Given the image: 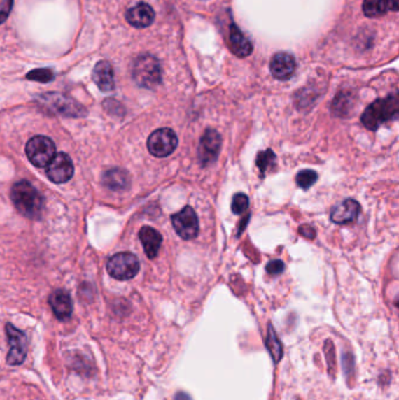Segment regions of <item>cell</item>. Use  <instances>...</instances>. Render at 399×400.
<instances>
[{"label":"cell","instance_id":"obj_2","mask_svg":"<svg viewBox=\"0 0 399 400\" xmlns=\"http://www.w3.org/2000/svg\"><path fill=\"white\" fill-rule=\"evenodd\" d=\"M399 101L397 94L379 99L365 109L360 122L369 130H377L383 123L395 120L398 115Z\"/></svg>","mask_w":399,"mask_h":400},{"label":"cell","instance_id":"obj_18","mask_svg":"<svg viewBox=\"0 0 399 400\" xmlns=\"http://www.w3.org/2000/svg\"><path fill=\"white\" fill-rule=\"evenodd\" d=\"M139 239H141V243L144 247L146 257L149 259H155L158 255L162 243H163L161 233L153 227L146 226L139 231Z\"/></svg>","mask_w":399,"mask_h":400},{"label":"cell","instance_id":"obj_16","mask_svg":"<svg viewBox=\"0 0 399 400\" xmlns=\"http://www.w3.org/2000/svg\"><path fill=\"white\" fill-rule=\"evenodd\" d=\"M228 40H230V48H231L232 53L237 57H246L253 52V45L250 39H247V36L234 24H232L230 27Z\"/></svg>","mask_w":399,"mask_h":400},{"label":"cell","instance_id":"obj_1","mask_svg":"<svg viewBox=\"0 0 399 400\" xmlns=\"http://www.w3.org/2000/svg\"><path fill=\"white\" fill-rule=\"evenodd\" d=\"M11 199L19 213L26 218L39 219L43 215V194L27 180H20L12 186Z\"/></svg>","mask_w":399,"mask_h":400},{"label":"cell","instance_id":"obj_8","mask_svg":"<svg viewBox=\"0 0 399 400\" xmlns=\"http://www.w3.org/2000/svg\"><path fill=\"white\" fill-rule=\"evenodd\" d=\"M172 225L176 233L182 239H195L200 232V220L197 213L191 206H186L178 213L172 215Z\"/></svg>","mask_w":399,"mask_h":400},{"label":"cell","instance_id":"obj_11","mask_svg":"<svg viewBox=\"0 0 399 400\" xmlns=\"http://www.w3.org/2000/svg\"><path fill=\"white\" fill-rule=\"evenodd\" d=\"M47 177L55 184H64L71 180L74 175V165L71 158L64 152L55 154L47 166Z\"/></svg>","mask_w":399,"mask_h":400},{"label":"cell","instance_id":"obj_15","mask_svg":"<svg viewBox=\"0 0 399 400\" xmlns=\"http://www.w3.org/2000/svg\"><path fill=\"white\" fill-rule=\"evenodd\" d=\"M360 205L357 203L356 200L346 199L332 208L330 219H332V222L343 225V224H348V222L356 220L357 217L360 215Z\"/></svg>","mask_w":399,"mask_h":400},{"label":"cell","instance_id":"obj_7","mask_svg":"<svg viewBox=\"0 0 399 400\" xmlns=\"http://www.w3.org/2000/svg\"><path fill=\"white\" fill-rule=\"evenodd\" d=\"M178 138L175 131L169 128L158 129L150 135L148 150L155 157H168L176 150Z\"/></svg>","mask_w":399,"mask_h":400},{"label":"cell","instance_id":"obj_12","mask_svg":"<svg viewBox=\"0 0 399 400\" xmlns=\"http://www.w3.org/2000/svg\"><path fill=\"white\" fill-rule=\"evenodd\" d=\"M296 61L292 54L280 52L271 61V72L275 79L288 80L295 72Z\"/></svg>","mask_w":399,"mask_h":400},{"label":"cell","instance_id":"obj_14","mask_svg":"<svg viewBox=\"0 0 399 400\" xmlns=\"http://www.w3.org/2000/svg\"><path fill=\"white\" fill-rule=\"evenodd\" d=\"M125 18L130 25L137 29H146L149 27L155 20V12L150 5L146 3H139L134 8H129L125 15Z\"/></svg>","mask_w":399,"mask_h":400},{"label":"cell","instance_id":"obj_28","mask_svg":"<svg viewBox=\"0 0 399 400\" xmlns=\"http://www.w3.org/2000/svg\"><path fill=\"white\" fill-rule=\"evenodd\" d=\"M266 271L271 276H279V274H281L285 271V264L281 260L271 261L266 266Z\"/></svg>","mask_w":399,"mask_h":400},{"label":"cell","instance_id":"obj_17","mask_svg":"<svg viewBox=\"0 0 399 400\" xmlns=\"http://www.w3.org/2000/svg\"><path fill=\"white\" fill-rule=\"evenodd\" d=\"M93 80L100 90L104 93L114 90L115 79L113 66L108 61L97 62L93 71Z\"/></svg>","mask_w":399,"mask_h":400},{"label":"cell","instance_id":"obj_6","mask_svg":"<svg viewBox=\"0 0 399 400\" xmlns=\"http://www.w3.org/2000/svg\"><path fill=\"white\" fill-rule=\"evenodd\" d=\"M57 154L53 141L46 136H34L26 144V155L36 168H45Z\"/></svg>","mask_w":399,"mask_h":400},{"label":"cell","instance_id":"obj_3","mask_svg":"<svg viewBox=\"0 0 399 400\" xmlns=\"http://www.w3.org/2000/svg\"><path fill=\"white\" fill-rule=\"evenodd\" d=\"M132 78L142 88L155 90L162 81L160 61L150 54H143L132 64Z\"/></svg>","mask_w":399,"mask_h":400},{"label":"cell","instance_id":"obj_26","mask_svg":"<svg viewBox=\"0 0 399 400\" xmlns=\"http://www.w3.org/2000/svg\"><path fill=\"white\" fill-rule=\"evenodd\" d=\"M13 8V0H0V25L8 18Z\"/></svg>","mask_w":399,"mask_h":400},{"label":"cell","instance_id":"obj_23","mask_svg":"<svg viewBox=\"0 0 399 400\" xmlns=\"http://www.w3.org/2000/svg\"><path fill=\"white\" fill-rule=\"evenodd\" d=\"M26 78L31 80V81H36V83H50V81H53L54 78H55V74H54L52 69H34V71H31V72L27 73Z\"/></svg>","mask_w":399,"mask_h":400},{"label":"cell","instance_id":"obj_30","mask_svg":"<svg viewBox=\"0 0 399 400\" xmlns=\"http://www.w3.org/2000/svg\"><path fill=\"white\" fill-rule=\"evenodd\" d=\"M175 400H192L189 394H186L184 392H179L176 394Z\"/></svg>","mask_w":399,"mask_h":400},{"label":"cell","instance_id":"obj_5","mask_svg":"<svg viewBox=\"0 0 399 400\" xmlns=\"http://www.w3.org/2000/svg\"><path fill=\"white\" fill-rule=\"evenodd\" d=\"M107 272L120 281L134 279L139 272V260L135 254L129 252L115 254L108 260Z\"/></svg>","mask_w":399,"mask_h":400},{"label":"cell","instance_id":"obj_24","mask_svg":"<svg viewBox=\"0 0 399 400\" xmlns=\"http://www.w3.org/2000/svg\"><path fill=\"white\" fill-rule=\"evenodd\" d=\"M295 180L301 189L308 190L316 182L317 173L313 170H302L298 173Z\"/></svg>","mask_w":399,"mask_h":400},{"label":"cell","instance_id":"obj_22","mask_svg":"<svg viewBox=\"0 0 399 400\" xmlns=\"http://www.w3.org/2000/svg\"><path fill=\"white\" fill-rule=\"evenodd\" d=\"M276 161V156L274 152L268 149V150L261 151L257 156V166L260 169L261 176L264 177L265 173L271 170L275 165Z\"/></svg>","mask_w":399,"mask_h":400},{"label":"cell","instance_id":"obj_10","mask_svg":"<svg viewBox=\"0 0 399 400\" xmlns=\"http://www.w3.org/2000/svg\"><path fill=\"white\" fill-rule=\"evenodd\" d=\"M221 137L219 132L214 129H207L200 138L198 148V158L203 166L212 164L217 159L220 152Z\"/></svg>","mask_w":399,"mask_h":400},{"label":"cell","instance_id":"obj_13","mask_svg":"<svg viewBox=\"0 0 399 400\" xmlns=\"http://www.w3.org/2000/svg\"><path fill=\"white\" fill-rule=\"evenodd\" d=\"M48 302L55 317L60 321H66L73 314V301L66 290H57L53 292L50 294Z\"/></svg>","mask_w":399,"mask_h":400},{"label":"cell","instance_id":"obj_21","mask_svg":"<svg viewBox=\"0 0 399 400\" xmlns=\"http://www.w3.org/2000/svg\"><path fill=\"white\" fill-rule=\"evenodd\" d=\"M266 347L267 350L270 351L272 357L274 362H279L282 358L284 355V349H282V344L278 338V335L275 332L273 325H268L267 340H266Z\"/></svg>","mask_w":399,"mask_h":400},{"label":"cell","instance_id":"obj_29","mask_svg":"<svg viewBox=\"0 0 399 400\" xmlns=\"http://www.w3.org/2000/svg\"><path fill=\"white\" fill-rule=\"evenodd\" d=\"M300 233H301L303 236L308 238V239H314L315 234H316L314 229H312L310 226H301V227H300Z\"/></svg>","mask_w":399,"mask_h":400},{"label":"cell","instance_id":"obj_25","mask_svg":"<svg viewBox=\"0 0 399 400\" xmlns=\"http://www.w3.org/2000/svg\"><path fill=\"white\" fill-rule=\"evenodd\" d=\"M250 206V199L245 193H237L232 200V212L234 215H243Z\"/></svg>","mask_w":399,"mask_h":400},{"label":"cell","instance_id":"obj_20","mask_svg":"<svg viewBox=\"0 0 399 400\" xmlns=\"http://www.w3.org/2000/svg\"><path fill=\"white\" fill-rule=\"evenodd\" d=\"M388 10V0H364V15L369 18H379Z\"/></svg>","mask_w":399,"mask_h":400},{"label":"cell","instance_id":"obj_19","mask_svg":"<svg viewBox=\"0 0 399 400\" xmlns=\"http://www.w3.org/2000/svg\"><path fill=\"white\" fill-rule=\"evenodd\" d=\"M102 182L106 187L113 191H125L130 187L132 179L128 171L121 168H114L104 172Z\"/></svg>","mask_w":399,"mask_h":400},{"label":"cell","instance_id":"obj_9","mask_svg":"<svg viewBox=\"0 0 399 400\" xmlns=\"http://www.w3.org/2000/svg\"><path fill=\"white\" fill-rule=\"evenodd\" d=\"M10 351L8 355V364L20 365L24 363L27 355V337L25 332L15 328L11 323L6 324Z\"/></svg>","mask_w":399,"mask_h":400},{"label":"cell","instance_id":"obj_4","mask_svg":"<svg viewBox=\"0 0 399 400\" xmlns=\"http://www.w3.org/2000/svg\"><path fill=\"white\" fill-rule=\"evenodd\" d=\"M36 100L40 106L46 108L47 110L64 117H85L87 115L86 108L83 107V104L64 94H41Z\"/></svg>","mask_w":399,"mask_h":400},{"label":"cell","instance_id":"obj_27","mask_svg":"<svg viewBox=\"0 0 399 400\" xmlns=\"http://www.w3.org/2000/svg\"><path fill=\"white\" fill-rule=\"evenodd\" d=\"M104 107L108 113L114 115H123L125 114V110L122 108L121 104L118 103V101L111 100V99H108V100L104 101Z\"/></svg>","mask_w":399,"mask_h":400},{"label":"cell","instance_id":"obj_31","mask_svg":"<svg viewBox=\"0 0 399 400\" xmlns=\"http://www.w3.org/2000/svg\"><path fill=\"white\" fill-rule=\"evenodd\" d=\"M388 8H391L392 11H397L398 10V0H388Z\"/></svg>","mask_w":399,"mask_h":400}]
</instances>
